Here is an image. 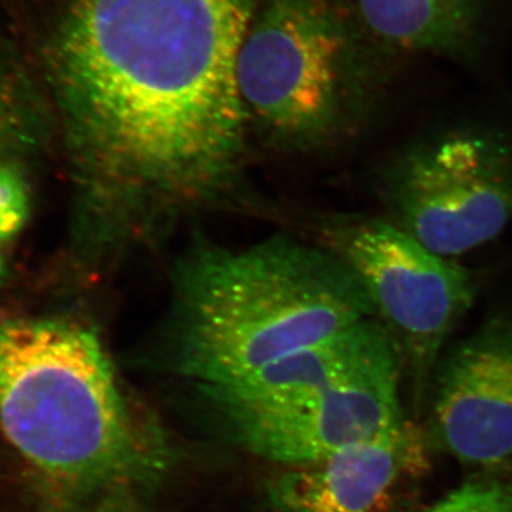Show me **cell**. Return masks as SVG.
I'll return each instance as SVG.
<instances>
[{"instance_id":"cell-1","label":"cell","mask_w":512,"mask_h":512,"mask_svg":"<svg viewBox=\"0 0 512 512\" xmlns=\"http://www.w3.org/2000/svg\"><path fill=\"white\" fill-rule=\"evenodd\" d=\"M258 0H45L35 53L87 174L130 200L217 188L242 151Z\"/></svg>"},{"instance_id":"cell-2","label":"cell","mask_w":512,"mask_h":512,"mask_svg":"<svg viewBox=\"0 0 512 512\" xmlns=\"http://www.w3.org/2000/svg\"><path fill=\"white\" fill-rule=\"evenodd\" d=\"M376 316L335 252L271 241L185 262L171 309V365L201 389L222 386Z\"/></svg>"},{"instance_id":"cell-3","label":"cell","mask_w":512,"mask_h":512,"mask_svg":"<svg viewBox=\"0 0 512 512\" xmlns=\"http://www.w3.org/2000/svg\"><path fill=\"white\" fill-rule=\"evenodd\" d=\"M0 427L32 466L74 493L123 495L168 464L158 431L124 400L96 333L73 320L0 322Z\"/></svg>"},{"instance_id":"cell-4","label":"cell","mask_w":512,"mask_h":512,"mask_svg":"<svg viewBox=\"0 0 512 512\" xmlns=\"http://www.w3.org/2000/svg\"><path fill=\"white\" fill-rule=\"evenodd\" d=\"M349 0H258L237 59L245 117L285 137H316L376 82V57Z\"/></svg>"},{"instance_id":"cell-5","label":"cell","mask_w":512,"mask_h":512,"mask_svg":"<svg viewBox=\"0 0 512 512\" xmlns=\"http://www.w3.org/2000/svg\"><path fill=\"white\" fill-rule=\"evenodd\" d=\"M393 224L454 258L493 241L512 222V141L454 131L424 141L387 175Z\"/></svg>"},{"instance_id":"cell-6","label":"cell","mask_w":512,"mask_h":512,"mask_svg":"<svg viewBox=\"0 0 512 512\" xmlns=\"http://www.w3.org/2000/svg\"><path fill=\"white\" fill-rule=\"evenodd\" d=\"M333 252L349 265L400 357L423 383L474 299L466 268L436 254L393 222L357 218L330 229Z\"/></svg>"},{"instance_id":"cell-7","label":"cell","mask_w":512,"mask_h":512,"mask_svg":"<svg viewBox=\"0 0 512 512\" xmlns=\"http://www.w3.org/2000/svg\"><path fill=\"white\" fill-rule=\"evenodd\" d=\"M399 370L400 355L392 349L301 402L221 413L232 439L249 453L301 466L402 424Z\"/></svg>"},{"instance_id":"cell-8","label":"cell","mask_w":512,"mask_h":512,"mask_svg":"<svg viewBox=\"0 0 512 512\" xmlns=\"http://www.w3.org/2000/svg\"><path fill=\"white\" fill-rule=\"evenodd\" d=\"M441 446L467 466L512 463V318L488 320L441 366L434 397Z\"/></svg>"},{"instance_id":"cell-9","label":"cell","mask_w":512,"mask_h":512,"mask_svg":"<svg viewBox=\"0 0 512 512\" xmlns=\"http://www.w3.org/2000/svg\"><path fill=\"white\" fill-rule=\"evenodd\" d=\"M424 467L420 434L403 423L313 463L288 467L268 490L272 512H392Z\"/></svg>"},{"instance_id":"cell-10","label":"cell","mask_w":512,"mask_h":512,"mask_svg":"<svg viewBox=\"0 0 512 512\" xmlns=\"http://www.w3.org/2000/svg\"><path fill=\"white\" fill-rule=\"evenodd\" d=\"M392 349L389 332L369 319L247 376L201 390L218 410L285 406L323 392Z\"/></svg>"},{"instance_id":"cell-11","label":"cell","mask_w":512,"mask_h":512,"mask_svg":"<svg viewBox=\"0 0 512 512\" xmlns=\"http://www.w3.org/2000/svg\"><path fill=\"white\" fill-rule=\"evenodd\" d=\"M367 42L379 53L476 56L487 0H349Z\"/></svg>"},{"instance_id":"cell-12","label":"cell","mask_w":512,"mask_h":512,"mask_svg":"<svg viewBox=\"0 0 512 512\" xmlns=\"http://www.w3.org/2000/svg\"><path fill=\"white\" fill-rule=\"evenodd\" d=\"M40 120L39 94L22 56L0 42V161L33 143Z\"/></svg>"},{"instance_id":"cell-13","label":"cell","mask_w":512,"mask_h":512,"mask_svg":"<svg viewBox=\"0 0 512 512\" xmlns=\"http://www.w3.org/2000/svg\"><path fill=\"white\" fill-rule=\"evenodd\" d=\"M424 512H512V476L470 481Z\"/></svg>"},{"instance_id":"cell-14","label":"cell","mask_w":512,"mask_h":512,"mask_svg":"<svg viewBox=\"0 0 512 512\" xmlns=\"http://www.w3.org/2000/svg\"><path fill=\"white\" fill-rule=\"evenodd\" d=\"M30 217V192L22 171L0 161V245L16 237Z\"/></svg>"},{"instance_id":"cell-15","label":"cell","mask_w":512,"mask_h":512,"mask_svg":"<svg viewBox=\"0 0 512 512\" xmlns=\"http://www.w3.org/2000/svg\"><path fill=\"white\" fill-rule=\"evenodd\" d=\"M90 512H128L123 495H110L104 503Z\"/></svg>"},{"instance_id":"cell-16","label":"cell","mask_w":512,"mask_h":512,"mask_svg":"<svg viewBox=\"0 0 512 512\" xmlns=\"http://www.w3.org/2000/svg\"><path fill=\"white\" fill-rule=\"evenodd\" d=\"M6 276H8V265H6L3 255L0 254V285L5 282Z\"/></svg>"}]
</instances>
